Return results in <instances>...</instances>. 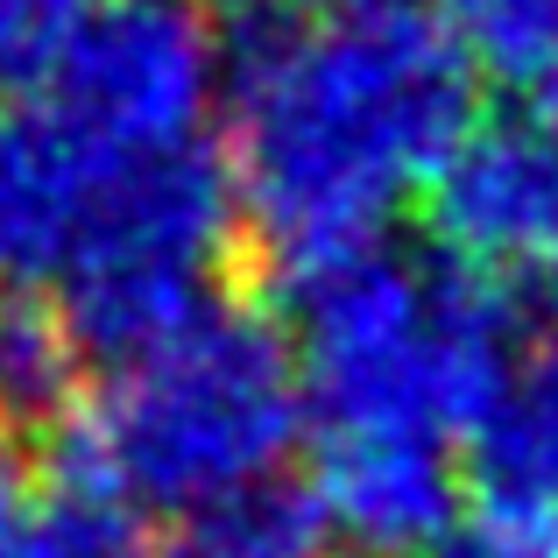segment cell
I'll use <instances>...</instances> for the list:
<instances>
[{
  "label": "cell",
  "instance_id": "obj_1",
  "mask_svg": "<svg viewBox=\"0 0 558 558\" xmlns=\"http://www.w3.org/2000/svg\"><path fill=\"white\" fill-rule=\"evenodd\" d=\"M227 178L283 283L381 247L474 128V64L424 8L255 22L227 78Z\"/></svg>",
  "mask_w": 558,
  "mask_h": 558
},
{
  "label": "cell",
  "instance_id": "obj_2",
  "mask_svg": "<svg viewBox=\"0 0 558 558\" xmlns=\"http://www.w3.org/2000/svg\"><path fill=\"white\" fill-rule=\"evenodd\" d=\"M304 432L298 347L262 312L219 298L149 354L113 361L71 410V481L156 517H198L269 488Z\"/></svg>",
  "mask_w": 558,
  "mask_h": 558
},
{
  "label": "cell",
  "instance_id": "obj_3",
  "mask_svg": "<svg viewBox=\"0 0 558 558\" xmlns=\"http://www.w3.org/2000/svg\"><path fill=\"white\" fill-rule=\"evenodd\" d=\"M290 298L312 438H474L517 354L502 290L396 247L332 262Z\"/></svg>",
  "mask_w": 558,
  "mask_h": 558
},
{
  "label": "cell",
  "instance_id": "obj_4",
  "mask_svg": "<svg viewBox=\"0 0 558 558\" xmlns=\"http://www.w3.org/2000/svg\"><path fill=\"white\" fill-rule=\"evenodd\" d=\"M233 178L213 149L113 170L57 276V318L85 361H135L219 304L233 255Z\"/></svg>",
  "mask_w": 558,
  "mask_h": 558
},
{
  "label": "cell",
  "instance_id": "obj_5",
  "mask_svg": "<svg viewBox=\"0 0 558 558\" xmlns=\"http://www.w3.org/2000/svg\"><path fill=\"white\" fill-rule=\"evenodd\" d=\"M213 99L219 28L198 0H99L43 71V107L107 170L198 149Z\"/></svg>",
  "mask_w": 558,
  "mask_h": 558
},
{
  "label": "cell",
  "instance_id": "obj_6",
  "mask_svg": "<svg viewBox=\"0 0 558 558\" xmlns=\"http://www.w3.org/2000/svg\"><path fill=\"white\" fill-rule=\"evenodd\" d=\"M446 269L488 290H558V135L545 121H474L424 191Z\"/></svg>",
  "mask_w": 558,
  "mask_h": 558
},
{
  "label": "cell",
  "instance_id": "obj_7",
  "mask_svg": "<svg viewBox=\"0 0 558 558\" xmlns=\"http://www.w3.org/2000/svg\"><path fill=\"white\" fill-rule=\"evenodd\" d=\"M466 495L495 558H558V298L517 340L488 417L474 424Z\"/></svg>",
  "mask_w": 558,
  "mask_h": 558
},
{
  "label": "cell",
  "instance_id": "obj_8",
  "mask_svg": "<svg viewBox=\"0 0 558 558\" xmlns=\"http://www.w3.org/2000/svg\"><path fill=\"white\" fill-rule=\"evenodd\" d=\"M460 466L432 438H312V509L361 558H432L460 517Z\"/></svg>",
  "mask_w": 558,
  "mask_h": 558
},
{
  "label": "cell",
  "instance_id": "obj_9",
  "mask_svg": "<svg viewBox=\"0 0 558 558\" xmlns=\"http://www.w3.org/2000/svg\"><path fill=\"white\" fill-rule=\"evenodd\" d=\"M107 178L113 170L78 149V135L36 93L0 99V276L57 283Z\"/></svg>",
  "mask_w": 558,
  "mask_h": 558
},
{
  "label": "cell",
  "instance_id": "obj_10",
  "mask_svg": "<svg viewBox=\"0 0 558 558\" xmlns=\"http://www.w3.org/2000/svg\"><path fill=\"white\" fill-rule=\"evenodd\" d=\"M85 403V354L64 332L57 304H8L0 312V432L36 438L64 432L71 410Z\"/></svg>",
  "mask_w": 558,
  "mask_h": 558
},
{
  "label": "cell",
  "instance_id": "obj_11",
  "mask_svg": "<svg viewBox=\"0 0 558 558\" xmlns=\"http://www.w3.org/2000/svg\"><path fill=\"white\" fill-rule=\"evenodd\" d=\"M318 509L312 495H290V488H255V495H233L219 509H198V517L178 523L156 558H318Z\"/></svg>",
  "mask_w": 558,
  "mask_h": 558
},
{
  "label": "cell",
  "instance_id": "obj_12",
  "mask_svg": "<svg viewBox=\"0 0 558 558\" xmlns=\"http://www.w3.org/2000/svg\"><path fill=\"white\" fill-rule=\"evenodd\" d=\"M438 22L466 50L474 71L537 85L558 57V0H446Z\"/></svg>",
  "mask_w": 558,
  "mask_h": 558
},
{
  "label": "cell",
  "instance_id": "obj_13",
  "mask_svg": "<svg viewBox=\"0 0 558 558\" xmlns=\"http://www.w3.org/2000/svg\"><path fill=\"white\" fill-rule=\"evenodd\" d=\"M28 558H156L149 531L128 502H113L107 488L93 481H71L43 495V517H36V551Z\"/></svg>",
  "mask_w": 558,
  "mask_h": 558
},
{
  "label": "cell",
  "instance_id": "obj_14",
  "mask_svg": "<svg viewBox=\"0 0 558 558\" xmlns=\"http://www.w3.org/2000/svg\"><path fill=\"white\" fill-rule=\"evenodd\" d=\"M99 0H0V85H36Z\"/></svg>",
  "mask_w": 558,
  "mask_h": 558
},
{
  "label": "cell",
  "instance_id": "obj_15",
  "mask_svg": "<svg viewBox=\"0 0 558 558\" xmlns=\"http://www.w3.org/2000/svg\"><path fill=\"white\" fill-rule=\"evenodd\" d=\"M36 517H43V481L28 466V446L0 432V558L36 551Z\"/></svg>",
  "mask_w": 558,
  "mask_h": 558
},
{
  "label": "cell",
  "instance_id": "obj_16",
  "mask_svg": "<svg viewBox=\"0 0 558 558\" xmlns=\"http://www.w3.org/2000/svg\"><path fill=\"white\" fill-rule=\"evenodd\" d=\"M368 8H403V0H283V14H368Z\"/></svg>",
  "mask_w": 558,
  "mask_h": 558
},
{
  "label": "cell",
  "instance_id": "obj_17",
  "mask_svg": "<svg viewBox=\"0 0 558 558\" xmlns=\"http://www.w3.org/2000/svg\"><path fill=\"white\" fill-rule=\"evenodd\" d=\"M537 121H545L551 135H558V57H551V71H545V78H537Z\"/></svg>",
  "mask_w": 558,
  "mask_h": 558
},
{
  "label": "cell",
  "instance_id": "obj_18",
  "mask_svg": "<svg viewBox=\"0 0 558 558\" xmlns=\"http://www.w3.org/2000/svg\"><path fill=\"white\" fill-rule=\"evenodd\" d=\"M446 558H495L488 545H481V537H474V545H466V551H446Z\"/></svg>",
  "mask_w": 558,
  "mask_h": 558
}]
</instances>
